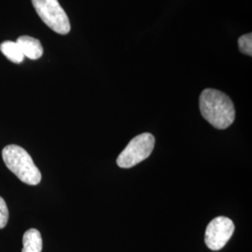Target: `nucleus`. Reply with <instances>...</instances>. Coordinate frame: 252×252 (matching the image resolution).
<instances>
[{
  "mask_svg": "<svg viewBox=\"0 0 252 252\" xmlns=\"http://www.w3.org/2000/svg\"><path fill=\"white\" fill-rule=\"evenodd\" d=\"M199 107L202 116L217 129H226L234 123V103L226 94L220 91H203L199 98Z\"/></svg>",
  "mask_w": 252,
  "mask_h": 252,
  "instance_id": "obj_1",
  "label": "nucleus"
},
{
  "mask_svg": "<svg viewBox=\"0 0 252 252\" xmlns=\"http://www.w3.org/2000/svg\"><path fill=\"white\" fill-rule=\"evenodd\" d=\"M42 237L36 229H29L23 237L22 252H41Z\"/></svg>",
  "mask_w": 252,
  "mask_h": 252,
  "instance_id": "obj_7",
  "label": "nucleus"
},
{
  "mask_svg": "<svg viewBox=\"0 0 252 252\" xmlns=\"http://www.w3.org/2000/svg\"><path fill=\"white\" fill-rule=\"evenodd\" d=\"M234 232V222L226 217H217L207 225L205 242L211 251L221 250Z\"/></svg>",
  "mask_w": 252,
  "mask_h": 252,
  "instance_id": "obj_5",
  "label": "nucleus"
},
{
  "mask_svg": "<svg viewBox=\"0 0 252 252\" xmlns=\"http://www.w3.org/2000/svg\"><path fill=\"white\" fill-rule=\"evenodd\" d=\"M25 57L32 60L40 58L43 54V47L40 41L32 36H22L16 41Z\"/></svg>",
  "mask_w": 252,
  "mask_h": 252,
  "instance_id": "obj_6",
  "label": "nucleus"
},
{
  "mask_svg": "<svg viewBox=\"0 0 252 252\" xmlns=\"http://www.w3.org/2000/svg\"><path fill=\"white\" fill-rule=\"evenodd\" d=\"M238 48L242 54L252 55V34H246L238 38Z\"/></svg>",
  "mask_w": 252,
  "mask_h": 252,
  "instance_id": "obj_9",
  "label": "nucleus"
},
{
  "mask_svg": "<svg viewBox=\"0 0 252 252\" xmlns=\"http://www.w3.org/2000/svg\"><path fill=\"white\" fill-rule=\"evenodd\" d=\"M2 158L6 166L22 182L35 186L41 181V173L32 157L18 145H8L2 151Z\"/></svg>",
  "mask_w": 252,
  "mask_h": 252,
  "instance_id": "obj_2",
  "label": "nucleus"
},
{
  "mask_svg": "<svg viewBox=\"0 0 252 252\" xmlns=\"http://www.w3.org/2000/svg\"><path fill=\"white\" fill-rule=\"evenodd\" d=\"M9 221V209L5 200L0 196V229H3Z\"/></svg>",
  "mask_w": 252,
  "mask_h": 252,
  "instance_id": "obj_10",
  "label": "nucleus"
},
{
  "mask_svg": "<svg viewBox=\"0 0 252 252\" xmlns=\"http://www.w3.org/2000/svg\"><path fill=\"white\" fill-rule=\"evenodd\" d=\"M155 138L150 133L134 137L118 156L117 164L122 168H131L146 160L154 149Z\"/></svg>",
  "mask_w": 252,
  "mask_h": 252,
  "instance_id": "obj_4",
  "label": "nucleus"
},
{
  "mask_svg": "<svg viewBox=\"0 0 252 252\" xmlns=\"http://www.w3.org/2000/svg\"><path fill=\"white\" fill-rule=\"evenodd\" d=\"M31 1L37 15L54 32L60 35H66L70 32L71 26L69 19L58 0Z\"/></svg>",
  "mask_w": 252,
  "mask_h": 252,
  "instance_id": "obj_3",
  "label": "nucleus"
},
{
  "mask_svg": "<svg viewBox=\"0 0 252 252\" xmlns=\"http://www.w3.org/2000/svg\"><path fill=\"white\" fill-rule=\"evenodd\" d=\"M0 50L9 60L15 63H22L24 61V54L22 53L18 44L14 41L7 40L0 44Z\"/></svg>",
  "mask_w": 252,
  "mask_h": 252,
  "instance_id": "obj_8",
  "label": "nucleus"
}]
</instances>
